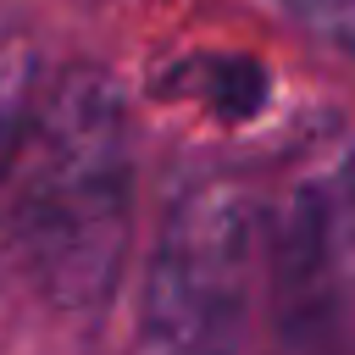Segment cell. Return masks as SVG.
<instances>
[{"instance_id": "cell-1", "label": "cell", "mask_w": 355, "mask_h": 355, "mask_svg": "<svg viewBox=\"0 0 355 355\" xmlns=\"http://www.w3.org/2000/svg\"><path fill=\"white\" fill-rule=\"evenodd\" d=\"M6 216L55 311L89 316L111 300L133 233V122L105 72L67 67L39 83Z\"/></svg>"}, {"instance_id": "cell-2", "label": "cell", "mask_w": 355, "mask_h": 355, "mask_svg": "<svg viewBox=\"0 0 355 355\" xmlns=\"http://www.w3.org/2000/svg\"><path fill=\"white\" fill-rule=\"evenodd\" d=\"M255 288V211L227 178L172 194L144 272V355H239Z\"/></svg>"}, {"instance_id": "cell-3", "label": "cell", "mask_w": 355, "mask_h": 355, "mask_svg": "<svg viewBox=\"0 0 355 355\" xmlns=\"http://www.w3.org/2000/svg\"><path fill=\"white\" fill-rule=\"evenodd\" d=\"M272 311L294 355H355V155L305 166L283 194Z\"/></svg>"}, {"instance_id": "cell-4", "label": "cell", "mask_w": 355, "mask_h": 355, "mask_svg": "<svg viewBox=\"0 0 355 355\" xmlns=\"http://www.w3.org/2000/svg\"><path fill=\"white\" fill-rule=\"evenodd\" d=\"M33 100H39V55L28 39L0 33V211L11 194V172H17V150L28 133Z\"/></svg>"}, {"instance_id": "cell-5", "label": "cell", "mask_w": 355, "mask_h": 355, "mask_svg": "<svg viewBox=\"0 0 355 355\" xmlns=\"http://www.w3.org/2000/svg\"><path fill=\"white\" fill-rule=\"evenodd\" d=\"M200 83H205V100L222 116H255L261 100H266V72L250 55H216V61H205Z\"/></svg>"}]
</instances>
